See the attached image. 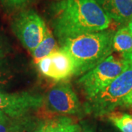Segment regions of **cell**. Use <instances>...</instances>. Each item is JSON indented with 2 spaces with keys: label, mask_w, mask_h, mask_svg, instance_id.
I'll return each instance as SVG.
<instances>
[{
  "label": "cell",
  "mask_w": 132,
  "mask_h": 132,
  "mask_svg": "<svg viewBox=\"0 0 132 132\" xmlns=\"http://www.w3.org/2000/svg\"><path fill=\"white\" fill-rule=\"evenodd\" d=\"M79 129L80 123L66 116L50 120L49 132H78Z\"/></svg>",
  "instance_id": "13"
},
{
  "label": "cell",
  "mask_w": 132,
  "mask_h": 132,
  "mask_svg": "<svg viewBox=\"0 0 132 132\" xmlns=\"http://www.w3.org/2000/svg\"><path fill=\"white\" fill-rule=\"evenodd\" d=\"M3 5L10 10L24 8L31 3L33 0H1Z\"/></svg>",
  "instance_id": "16"
},
{
  "label": "cell",
  "mask_w": 132,
  "mask_h": 132,
  "mask_svg": "<svg viewBox=\"0 0 132 132\" xmlns=\"http://www.w3.org/2000/svg\"><path fill=\"white\" fill-rule=\"evenodd\" d=\"M132 90V59L128 60L123 71L104 90L84 104L85 113L95 117L106 116L123 106V100Z\"/></svg>",
  "instance_id": "3"
},
{
  "label": "cell",
  "mask_w": 132,
  "mask_h": 132,
  "mask_svg": "<svg viewBox=\"0 0 132 132\" xmlns=\"http://www.w3.org/2000/svg\"><path fill=\"white\" fill-rule=\"evenodd\" d=\"M59 48L57 46V43L54 35H53L52 30L47 27L46 34L42 41L39 43L35 49L33 51L31 54L32 56L33 62L35 65H37L43 58L47 57L52 52L56 51Z\"/></svg>",
  "instance_id": "12"
},
{
  "label": "cell",
  "mask_w": 132,
  "mask_h": 132,
  "mask_svg": "<svg viewBox=\"0 0 132 132\" xmlns=\"http://www.w3.org/2000/svg\"><path fill=\"white\" fill-rule=\"evenodd\" d=\"M36 65L42 75L57 81L67 80L75 74L73 59L62 48L43 58Z\"/></svg>",
  "instance_id": "8"
},
{
  "label": "cell",
  "mask_w": 132,
  "mask_h": 132,
  "mask_svg": "<svg viewBox=\"0 0 132 132\" xmlns=\"http://www.w3.org/2000/svg\"><path fill=\"white\" fill-rule=\"evenodd\" d=\"M127 27H128V29H129V31L131 32V35H132V19L130 21V22L128 23Z\"/></svg>",
  "instance_id": "22"
},
{
  "label": "cell",
  "mask_w": 132,
  "mask_h": 132,
  "mask_svg": "<svg viewBox=\"0 0 132 132\" xmlns=\"http://www.w3.org/2000/svg\"><path fill=\"white\" fill-rule=\"evenodd\" d=\"M49 12L54 35L59 40L104 31L111 23L96 0H57Z\"/></svg>",
  "instance_id": "1"
},
{
  "label": "cell",
  "mask_w": 132,
  "mask_h": 132,
  "mask_svg": "<svg viewBox=\"0 0 132 132\" xmlns=\"http://www.w3.org/2000/svg\"><path fill=\"white\" fill-rule=\"evenodd\" d=\"M47 27L43 19L32 9L21 10L11 22L12 31L30 53L42 41Z\"/></svg>",
  "instance_id": "5"
},
{
  "label": "cell",
  "mask_w": 132,
  "mask_h": 132,
  "mask_svg": "<svg viewBox=\"0 0 132 132\" xmlns=\"http://www.w3.org/2000/svg\"><path fill=\"white\" fill-rule=\"evenodd\" d=\"M11 53V46L5 36L0 34V61L4 60Z\"/></svg>",
  "instance_id": "17"
},
{
  "label": "cell",
  "mask_w": 132,
  "mask_h": 132,
  "mask_svg": "<svg viewBox=\"0 0 132 132\" xmlns=\"http://www.w3.org/2000/svg\"><path fill=\"white\" fill-rule=\"evenodd\" d=\"M80 129L78 132H95V124L90 120H82L80 123Z\"/></svg>",
  "instance_id": "18"
},
{
  "label": "cell",
  "mask_w": 132,
  "mask_h": 132,
  "mask_svg": "<svg viewBox=\"0 0 132 132\" xmlns=\"http://www.w3.org/2000/svg\"><path fill=\"white\" fill-rule=\"evenodd\" d=\"M8 118H10V117H8L7 115H6L2 111H1L0 110V123L1 122H2V121H5V120H6Z\"/></svg>",
  "instance_id": "21"
},
{
  "label": "cell",
  "mask_w": 132,
  "mask_h": 132,
  "mask_svg": "<svg viewBox=\"0 0 132 132\" xmlns=\"http://www.w3.org/2000/svg\"><path fill=\"white\" fill-rule=\"evenodd\" d=\"M15 71L6 60L0 61V91L11 83L15 78Z\"/></svg>",
  "instance_id": "15"
},
{
  "label": "cell",
  "mask_w": 132,
  "mask_h": 132,
  "mask_svg": "<svg viewBox=\"0 0 132 132\" xmlns=\"http://www.w3.org/2000/svg\"><path fill=\"white\" fill-rule=\"evenodd\" d=\"M44 103L45 98L41 95L28 92L7 93L0 91V110L10 118L28 115L32 111L43 106Z\"/></svg>",
  "instance_id": "7"
},
{
  "label": "cell",
  "mask_w": 132,
  "mask_h": 132,
  "mask_svg": "<svg viewBox=\"0 0 132 132\" xmlns=\"http://www.w3.org/2000/svg\"><path fill=\"white\" fill-rule=\"evenodd\" d=\"M114 35L113 31L106 29L59 40L60 48L73 60L74 76L85 74L111 55Z\"/></svg>",
  "instance_id": "2"
},
{
  "label": "cell",
  "mask_w": 132,
  "mask_h": 132,
  "mask_svg": "<svg viewBox=\"0 0 132 132\" xmlns=\"http://www.w3.org/2000/svg\"><path fill=\"white\" fill-rule=\"evenodd\" d=\"M99 132H112V131H109V130H106V129H104V128H102V129H101V130H100V131Z\"/></svg>",
  "instance_id": "23"
},
{
  "label": "cell",
  "mask_w": 132,
  "mask_h": 132,
  "mask_svg": "<svg viewBox=\"0 0 132 132\" xmlns=\"http://www.w3.org/2000/svg\"><path fill=\"white\" fill-rule=\"evenodd\" d=\"M123 106H128V107H132V90L125 97V98L123 100Z\"/></svg>",
  "instance_id": "20"
},
{
  "label": "cell",
  "mask_w": 132,
  "mask_h": 132,
  "mask_svg": "<svg viewBox=\"0 0 132 132\" xmlns=\"http://www.w3.org/2000/svg\"><path fill=\"white\" fill-rule=\"evenodd\" d=\"M112 47L113 51L120 53L124 59H132V35L127 26H124L114 33Z\"/></svg>",
  "instance_id": "11"
},
{
  "label": "cell",
  "mask_w": 132,
  "mask_h": 132,
  "mask_svg": "<svg viewBox=\"0 0 132 132\" xmlns=\"http://www.w3.org/2000/svg\"><path fill=\"white\" fill-rule=\"evenodd\" d=\"M50 120H40L33 132H49Z\"/></svg>",
  "instance_id": "19"
},
{
  "label": "cell",
  "mask_w": 132,
  "mask_h": 132,
  "mask_svg": "<svg viewBox=\"0 0 132 132\" xmlns=\"http://www.w3.org/2000/svg\"><path fill=\"white\" fill-rule=\"evenodd\" d=\"M52 113L83 117L85 111L72 86L68 82H60L52 87L46 94L45 103Z\"/></svg>",
  "instance_id": "6"
},
{
  "label": "cell",
  "mask_w": 132,
  "mask_h": 132,
  "mask_svg": "<svg viewBox=\"0 0 132 132\" xmlns=\"http://www.w3.org/2000/svg\"><path fill=\"white\" fill-rule=\"evenodd\" d=\"M109 121L120 132H132V116L120 112H112L106 115Z\"/></svg>",
  "instance_id": "14"
},
{
  "label": "cell",
  "mask_w": 132,
  "mask_h": 132,
  "mask_svg": "<svg viewBox=\"0 0 132 132\" xmlns=\"http://www.w3.org/2000/svg\"><path fill=\"white\" fill-rule=\"evenodd\" d=\"M111 20L126 24L132 19V0H96Z\"/></svg>",
  "instance_id": "9"
},
{
  "label": "cell",
  "mask_w": 132,
  "mask_h": 132,
  "mask_svg": "<svg viewBox=\"0 0 132 132\" xmlns=\"http://www.w3.org/2000/svg\"><path fill=\"white\" fill-rule=\"evenodd\" d=\"M128 60L123 57L116 58L109 55L104 61L83 74L78 80L85 100L93 98L104 90L112 81L120 75L127 65Z\"/></svg>",
  "instance_id": "4"
},
{
  "label": "cell",
  "mask_w": 132,
  "mask_h": 132,
  "mask_svg": "<svg viewBox=\"0 0 132 132\" xmlns=\"http://www.w3.org/2000/svg\"><path fill=\"white\" fill-rule=\"evenodd\" d=\"M40 121L30 114L16 118H8L0 123V132H33Z\"/></svg>",
  "instance_id": "10"
}]
</instances>
